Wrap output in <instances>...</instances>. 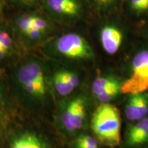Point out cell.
<instances>
[{
  "instance_id": "1",
  "label": "cell",
  "mask_w": 148,
  "mask_h": 148,
  "mask_svg": "<svg viewBox=\"0 0 148 148\" xmlns=\"http://www.w3.org/2000/svg\"><path fill=\"white\" fill-rule=\"evenodd\" d=\"M99 18L95 29L99 49L116 67L137 40L136 28L121 13Z\"/></svg>"
},
{
  "instance_id": "2",
  "label": "cell",
  "mask_w": 148,
  "mask_h": 148,
  "mask_svg": "<svg viewBox=\"0 0 148 148\" xmlns=\"http://www.w3.org/2000/svg\"><path fill=\"white\" fill-rule=\"evenodd\" d=\"M116 69L123 79L122 94L133 95L147 91L148 42L138 37Z\"/></svg>"
},
{
  "instance_id": "3",
  "label": "cell",
  "mask_w": 148,
  "mask_h": 148,
  "mask_svg": "<svg viewBox=\"0 0 148 148\" xmlns=\"http://www.w3.org/2000/svg\"><path fill=\"white\" fill-rule=\"evenodd\" d=\"M14 77L16 85L25 98L36 104L43 103L50 82L47 68L42 61L36 59L25 61L16 69Z\"/></svg>"
},
{
  "instance_id": "4",
  "label": "cell",
  "mask_w": 148,
  "mask_h": 148,
  "mask_svg": "<svg viewBox=\"0 0 148 148\" xmlns=\"http://www.w3.org/2000/svg\"><path fill=\"white\" fill-rule=\"evenodd\" d=\"M90 126L92 132L103 145L114 147L121 143V114L117 107L112 103H100L96 108Z\"/></svg>"
},
{
  "instance_id": "5",
  "label": "cell",
  "mask_w": 148,
  "mask_h": 148,
  "mask_svg": "<svg viewBox=\"0 0 148 148\" xmlns=\"http://www.w3.org/2000/svg\"><path fill=\"white\" fill-rule=\"evenodd\" d=\"M53 54L58 58L80 63H94L96 52L84 36L75 32L60 35L51 44Z\"/></svg>"
},
{
  "instance_id": "6",
  "label": "cell",
  "mask_w": 148,
  "mask_h": 148,
  "mask_svg": "<svg viewBox=\"0 0 148 148\" xmlns=\"http://www.w3.org/2000/svg\"><path fill=\"white\" fill-rule=\"evenodd\" d=\"M87 112V102L84 96L74 97L66 102L60 111V124L68 132H75L84 125Z\"/></svg>"
},
{
  "instance_id": "7",
  "label": "cell",
  "mask_w": 148,
  "mask_h": 148,
  "mask_svg": "<svg viewBox=\"0 0 148 148\" xmlns=\"http://www.w3.org/2000/svg\"><path fill=\"white\" fill-rule=\"evenodd\" d=\"M45 6L55 18L66 23L77 21L84 14L80 0H45Z\"/></svg>"
},
{
  "instance_id": "8",
  "label": "cell",
  "mask_w": 148,
  "mask_h": 148,
  "mask_svg": "<svg viewBox=\"0 0 148 148\" xmlns=\"http://www.w3.org/2000/svg\"><path fill=\"white\" fill-rule=\"evenodd\" d=\"M81 76L76 69L61 66L53 71L50 78V85L58 95L68 96L79 86L82 81Z\"/></svg>"
},
{
  "instance_id": "9",
  "label": "cell",
  "mask_w": 148,
  "mask_h": 148,
  "mask_svg": "<svg viewBox=\"0 0 148 148\" xmlns=\"http://www.w3.org/2000/svg\"><path fill=\"white\" fill-rule=\"evenodd\" d=\"M121 14L134 26L148 22V0H124Z\"/></svg>"
},
{
  "instance_id": "10",
  "label": "cell",
  "mask_w": 148,
  "mask_h": 148,
  "mask_svg": "<svg viewBox=\"0 0 148 148\" xmlns=\"http://www.w3.org/2000/svg\"><path fill=\"white\" fill-rule=\"evenodd\" d=\"M122 82L123 79L119 71L114 68V69H110L109 71L98 73L92 79L90 90L92 95L95 97L104 90Z\"/></svg>"
},
{
  "instance_id": "11",
  "label": "cell",
  "mask_w": 148,
  "mask_h": 148,
  "mask_svg": "<svg viewBox=\"0 0 148 148\" xmlns=\"http://www.w3.org/2000/svg\"><path fill=\"white\" fill-rule=\"evenodd\" d=\"M8 148H49L47 141L36 132L25 131L11 139Z\"/></svg>"
},
{
  "instance_id": "12",
  "label": "cell",
  "mask_w": 148,
  "mask_h": 148,
  "mask_svg": "<svg viewBox=\"0 0 148 148\" xmlns=\"http://www.w3.org/2000/svg\"><path fill=\"white\" fill-rule=\"evenodd\" d=\"M98 17L121 13L124 0H91Z\"/></svg>"
},
{
  "instance_id": "13",
  "label": "cell",
  "mask_w": 148,
  "mask_h": 148,
  "mask_svg": "<svg viewBox=\"0 0 148 148\" xmlns=\"http://www.w3.org/2000/svg\"><path fill=\"white\" fill-rule=\"evenodd\" d=\"M148 132V116L139 120L130 127L127 135V142L130 145H134L138 138Z\"/></svg>"
},
{
  "instance_id": "14",
  "label": "cell",
  "mask_w": 148,
  "mask_h": 148,
  "mask_svg": "<svg viewBox=\"0 0 148 148\" xmlns=\"http://www.w3.org/2000/svg\"><path fill=\"white\" fill-rule=\"evenodd\" d=\"M136 101V121L147 117L148 114V92L133 94Z\"/></svg>"
},
{
  "instance_id": "15",
  "label": "cell",
  "mask_w": 148,
  "mask_h": 148,
  "mask_svg": "<svg viewBox=\"0 0 148 148\" xmlns=\"http://www.w3.org/2000/svg\"><path fill=\"white\" fill-rule=\"evenodd\" d=\"M121 84L122 82H119L110 86L96 96L95 99L100 103H110V101L115 99L120 93H122Z\"/></svg>"
},
{
  "instance_id": "16",
  "label": "cell",
  "mask_w": 148,
  "mask_h": 148,
  "mask_svg": "<svg viewBox=\"0 0 148 148\" xmlns=\"http://www.w3.org/2000/svg\"><path fill=\"white\" fill-rule=\"evenodd\" d=\"M33 14H24L18 16L15 19V25L22 34H25L32 29V20Z\"/></svg>"
},
{
  "instance_id": "17",
  "label": "cell",
  "mask_w": 148,
  "mask_h": 148,
  "mask_svg": "<svg viewBox=\"0 0 148 148\" xmlns=\"http://www.w3.org/2000/svg\"><path fill=\"white\" fill-rule=\"evenodd\" d=\"M75 148H99L96 138L87 134H81L74 141Z\"/></svg>"
},
{
  "instance_id": "18",
  "label": "cell",
  "mask_w": 148,
  "mask_h": 148,
  "mask_svg": "<svg viewBox=\"0 0 148 148\" xmlns=\"http://www.w3.org/2000/svg\"><path fill=\"white\" fill-rule=\"evenodd\" d=\"M130 97L127 99L125 107V116L129 121H136V101L134 95H129Z\"/></svg>"
},
{
  "instance_id": "19",
  "label": "cell",
  "mask_w": 148,
  "mask_h": 148,
  "mask_svg": "<svg viewBox=\"0 0 148 148\" xmlns=\"http://www.w3.org/2000/svg\"><path fill=\"white\" fill-rule=\"evenodd\" d=\"M50 25L47 19L41 17L40 16H36L33 14L32 20V29H38L45 34L49 31Z\"/></svg>"
},
{
  "instance_id": "20",
  "label": "cell",
  "mask_w": 148,
  "mask_h": 148,
  "mask_svg": "<svg viewBox=\"0 0 148 148\" xmlns=\"http://www.w3.org/2000/svg\"><path fill=\"white\" fill-rule=\"evenodd\" d=\"M12 45L13 42L10 35L4 29H0V47L10 52Z\"/></svg>"
},
{
  "instance_id": "21",
  "label": "cell",
  "mask_w": 148,
  "mask_h": 148,
  "mask_svg": "<svg viewBox=\"0 0 148 148\" xmlns=\"http://www.w3.org/2000/svg\"><path fill=\"white\" fill-rule=\"evenodd\" d=\"M45 32H41L38 29H31L27 33H25L24 36H26V38L30 40H37L43 38V36H45Z\"/></svg>"
},
{
  "instance_id": "22",
  "label": "cell",
  "mask_w": 148,
  "mask_h": 148,
  "mask_svg": "<svg viewBox=\"0 0 148 148\" xmlns=\"http://www.w3.org/2000/svg\"><path fill=\"white\" fill-rule=\"evenodd\" d=\"M136 31L138 37L148 42V22L136 27Z\"/></svg>"
},
{
  "instance_id": "23",
  "label": "cell",
  "mask_w": 148,
  "mask_h": 148,
  "mask_svg": "<svg viewBox=\"0 0 148 148\" xmlns=\"http://www.w3.org/2000/svg\"><path fill=\"white\" fill-rule=\"evenodd\" d=\"M10 53V51H7L6 49L0 47V61L2 60L3 58H5Z\"/></svg>"
},
{
  "instance_id": "24",
  "label": "cell",
  "mask_w": 148,
  "mask_h": 148,
  "mask_svg": "<svg viewBox=\"0 0 148 148\" xmlns=\"http://www.w3.org/2000/svg\"><path fill=\"white\" fill-rule=\"evenodd\" d=\"M21 1H23V2H25V3H31L30 2V0H21Z\"/></svg>"
},
{
  "instance_id": "25",
  "label": "cell",
  "mask_w": 148,
  "mask_h": 148,
  "mask_svg": "<svg viewBox=\"0 0 148 148\" xmlns=\"http://www.w3.org/2000/svg\"><path fill=\"white\" fill-rule=\"evenodd\" d=\"M2 3L0 2V14H1V10H2Z\"/></svg>"
},
{
  "instance_id": "26",
  "label": "cell",
  "mask_w": 148,
  "mask_h": 148,
  "mask_svg": "<svg viewBox=\"0 0 148 148\" xmlns=\"http://www.w3.org/2000/svg\"><path fill=\"white\" fill-rule=\"evenodd\" d=\"M35 1H36V0H30V2L31 3H33V2H34Z\"/></svg>"
}]
</instances>
